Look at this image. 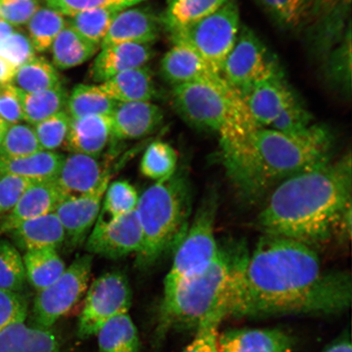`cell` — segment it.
<instances>
[{"mask_svg": "<svg viewBox=\"0 0 352 352\" xmlns=\"http://www.w3.org/2000/svg\"><path fill=\"white\" fill-rule=\"evenodd\" d=\"M111 138L109 116L70 118L67 138L64 144L72 153L98 157Z\"/></svg>", "mask_w": 352, "mask_h": 352, "instance_id": "7402d4cb", "label": "cell"}, {"mask_svg": "<svg viewBox=\"0 0 352 352\" xmlns=\"http://www.w3.org/2000/svg\"><path fill=\"white\" fill-rule=\"evenodd\" d=\"M228 0H173L162 19L167 32L184 28L212 14Z\"/></svg>", "mask_w": 352, "mask_h": 352, "instance_id": "e575fe53", "label": "cell"}, {"mask_svg": "<svg viewBox=\"0 0 352 352\" xmlns=\"http://www.w3.org/2000/svg\"><path fill=\"white\" fill-rule=\"evenodd\" d=\"M0 20H3V19H2L1 14H0Z\"/></svg>", "mask_w": 352, "mask_h": 352, "instance_id": "680465c9", "label": "cell"}, {"mask_svg": "<svg viewBox=\"0 0 352 352\" xmlns=\"http://www.w3.org/2000/svg\"><path fill=\"white\" fill-rule=\"evenodd\" d=\"M132 292L129 278L120 271L107 272L88 289L80 316L78 336L82 340L96 336L103 325L129 312Z\"/></svg>", "mask_w": 352, "mask_h": 352, "instance_id": "30bf717a", "label": "cell"}, {"mask_svg": "<svg viewBox=\"0 0 352 352\" xmlns=\"http://www.w3.org/2000/svg\"><path fill=\"white\" fill-rule=\"evenodd\" d=\"M118 102L109 98L99 86L78 85L68 96L67 112L70 118L110 116Z\"/></svg>", "mask_w": 352, "mask_h": 352, "instance_id": "4dcf8cb0", "label": "cell"}, {"mask_svg": "<svg viewBox=\"0 0 352 352\" xmlns=\"http://www.w3.org/2000/svg\"><path fill=\"white\" fill-rule=\"evenodd\" d=\"M178 155L168 143L154 142L148 145L140 161V173L157 182L169 179L176 173Z\"/></svg>", "mask_w": 352, "mask_h": 352, "instance_id": "f35d334b", "label": "cell"}, {"mask_svg": "<svg viewBox=\"0 0 352 352\" xmlns=\"http://www.w3.org/2000/svg\"><path fill=\"white\" fill-rule=\"evenodd\" d=\"M26 276L19 250L8 241H0V289L19 293Z\"/></svg>", "mask_w": 352, "mask_h": 352, "instance_id": "60d3db41", "label": "cell"}, {"mask_svg": "<svg viewBox=\"0 0 352 352\" xmlns=\"http://www.w3.org/2000/svg\"><path fill=\"white\" fill-rule=\"evenodd\" d=\"M349 272L325 270L311 246L263 235L242 259L227 318L332 315L351 306Z\"/></svg>", "mask_w": 352, "mask_h": 352, "instance_id": "6da1fadb", "label": "cell"}, {"mask_svg": "<svg viewBox=\"0 0 352 352\" xmlns=\"http://www.w3.org/2000/svg\"><path fill=\"white\" fill-rule=\"evenodd\" d=\"M333 145L330 131L318 124L297 136L261 127L243 142L219 145V157L236 195L256 205L285 179L331 161Z\"/></svg>", "mask_w": 352, "mask_h": 352, "instance_id": "3957f363", "label": "cell"}, {"mask_svg": "<svg viewBox=\"0 0 352 352\" xmlns=\"http://www.w3.org/2000/svg\"><path fill=\"white\" fill-rule=\"evenodd\" d=\"M153 54L149 44L123 43L101 47L89 70L90 78L102 83L126 70L146 65Z\"/></svg>", "mask_w": 352, "mask_h": 352, "instance_id": "ffe728a7", "label": "cell"}, {"mask_svg": "<svg viewBox=\"0 0 352 352\" xmlns=\"http://www.w3.org/2000/svg\"><path fill=\"white\" fill-rule=\"evenodd\" d=\"M34 182L19 175H0V215L10 212Z\"/></svg>", "mask_w": 352, "mask_h": 352, "instance_id": "c3c4849f", "label": "cell"}, {"mask_svg": "<svg viewBox=\"0 0 352 352\" xmlns=\"http://www.w3.org/2000/svg\"><path fill=\"white\" fill-rule=\"evenodd\" d=\"M142 226L136 210L113 221H96L86 242L90 254L110 259L120 258L142 248Z\"/></svg>", "mask_w": 352, "mask_h": 352, "instance_id": "7c38bea8", "label": "cell"}, {"mask_svg": "<svg viewBox=\"0 0 352 352\" xmlns=\"http://www.w3.org/2000/svg\"><path fill=\"white\" fill-rule=\"evenodd\" d=\"M328 85L344 96L351 94V25L322 61Z\"/></svg>", "mask_w": 352, "mask_h": 352, "instance_id": "1f68e13d", "label": "cell"}, {"mask_svg": "<svg viewBox=\"0 0 352 352\" xmlns=\"http://www.w3.org/2000/svg\"><path fill=\"white\" fill-rule=\"evenodd\" d=\"M36 56L32 41L22 32H14L0 41V57L16 69Z\"/></svg>", "mask_w": 352, "mask_h": 352, "instance_id": "f6af8a7d", "label": "cell"}, {"mask_svg": "<svg viewBox=\"0 0 352 352\" xmlns=\"http://www.w3.org/2000/svg\"><path fill=\"white\" fill-rule=\"evenodd\" d=\"M8 234L25 252L57 250L65 241L64 228L54 212L22 223Z\"/></svg>", "mask_w": 352, "mask_h": 352, "instance_id": "603a6c76", "label": "cell"}, {"mask_svg": "<svg viewBox=\"0 0 352 352\" xmlns=\"http://www.w3.org/2000/svg\"><path fill=\"white\" fill-rule=\"evenodd\" d=\"M28 303L19 293L0 289V332L10 325L24 322Z\"/></svg>", "mask_w": 352, "mask_h": 352, "instance_id": "681fc988", "label": "cell"}, {"mask_svg": "<svg viewBox=\"0 0 352 352\" xmlns=\"http://www.w3.org/2000/svg\"><path fill=\"white\" fill-rule=\"evenodd\" d=\"M122 10L118 8H92L68 16L66 24L87 41L100 46L114 19Z\"/></svg>", "mask_w": 352, "mask_h": 352, "instance_id": "d590c367", "label": "cell"}, {"mask_svg": "<svg viewBox=\"0 0 352 352\" xmlns=\"http://www.w3.org/2000/svg\"><path fill=\"white\" fill-rule=\"evenodd\" d=\"M312 118L296 95L285 105L268 129L289 135H302L311 129Z\"/></svg>", "mask_w": 352, "mask_h": 352, "instance_id": "b9f144b4", "label": "cell"}, {"mask_svg": "<svg viewBox=\"0 0 352 352\" xmlns=\"http://www.w3.org/2000/svg\"><path fill=\"white\" fill-rule=\"evenodd\" d=\"M191 198L187 178L176 173L154 184L140 197L135 210L142 226L143 243L136 254L138 267H152L182 240L187 231Z\"/></svg>", "mask_w": 352, "mask_h": 352, "instance_id": "8992f818", "label": "cell"}, {"mask_svg": "<svg viewBox=\"0 0 352 352\" xmlns=\"http://www.w3.org/2000/svg\"><path fill=\"white\" fill-rule=\"evenodd\" d=\"M66 25L65 16L60 12L47 6L39 8L26 24L35 51L43 52L50 50Z\"/></svg>", "mask_w": 352, "mask_h": 352, "instance_id": "74e56055", "label": "cell"}, {"mask_svg": "<svg viewBox=\"0 0 352 352\" xmlns=\"http://www.w3.org/2000/svg\"><path fill=\"white\" fill-rule=\"evenodd\" d=\"M0 121L8 126L24 121L19 92L12 85L0 86Z\"/></svg>", "mask_w": 352, "mask_h": 352, "instance_id": "816d5d0a", "label": "cell"}, {"mask_svg": "<svg viewBox=\"0 0 352 352\" xmlns=\"http://www.w3.org/2000/svg\"><path fill=\"white\" fill-rule=\"evenodd\" d=\"M64 157L56 151H42L16 160H0V175H19L33 182L54 180Z\"/></svg>", "mask_w": 352, "mask_h": 352, "instance_id": "484cf974", "label": "cell"}, {"mask_svg": "<svg viewBox=\"0 0 352 352\" xmlns=\"http://www.w3.org/2000/svg\"><path fill=\"white\" fill-rule=\"evenodd\" d=\"M173 103L184 122L217 134L219 144L244 142L261 129L239 92L220 76L173 87Z\"/></svg>", "mask_w": 352, "mask_h": 352, "instance_id": "5b68a950", "label": "cell"}, {"mask_svg": "<svg viewBox=\"0 0 352 352\" xmlns=\"http://www.w3.org/2000/svg\"><path fill=\"white\" fill-rule=\"evenodd\" d=\"M22 258L26 278L38 292L54 283L66 270L63 259L55 249L32 250L25 252Z\"/></svg>", "mask_w": 352, "mask_h": 352, "instance_id": "83f0119b", "label": "cell"}, {"mask_svg": "<svg viewBox=\"0 0 352 352\" xmlns=\"http://www.w3.org/2000/svg\"><path fill=\"white\" fill-rule=\"evenodd\" d=\"M39 8V0H0L2 19L14 28L28 24Z\"/></svg>", "mask_w": 352, "mask_h": 352, "instance_id": "f907efd6", "label": "cell"}, {"mask_svg": "<svg viewBox=\"0 0 352 352\" xmlns=\"http://www.w3.org/2000/svg\"><path fill=\"white\" fill-rule=\"evenodd\" d=\"M146 0H45L47 7L65 16L98 8H118L126 10Z\"/></svg>", "mask_w": 352, "mask_h": 352, "instance_id": "7dc6e473", "label": "cell"}, {"mask_svg": "<svg viewBox=\"0 0 352 352\" xmlns=\"http://www.w3.org/2000/svg\"><path fill=\"white\" fill-rule=\"evenodd\" d=\"M111 175L95 190L78 197H65L57 205L54 213L59 219L69 248H77L87 239L100 214L101 204Z\"/></svg>", "mask_w": 352, "mask_h": 352, "instance_id": "4fadbf2b", "label": "cell"}, {"mask_svg": "<svg viewBox=\"0 0 352 352\" xmlns=\"http://www.w3.org/2000/svg\"><path fill=\"white\" fill-rule=\"evenodd\" d=\"M139 198L135 188L126 180L109 183L96 221L110 222L130 214L138 208Z\"/></svg>", "mask_w": 352, "mask_h": 352, "instance_id": "8d00e7d4", "label": "cell"}, {"mask_svg": "<svg viewBox=\"0 0 352 352\" xmlns=\"http://www.w3.org/2000/svg\"><path fill=\"white\" fill-rule=\"evenodd\" d=\"M322 352H352V346L350 338H343L338 340L331 346L327 347Z\"/></svg>", "mask_w": 352, "mask_h": 352, "instance_id": "db71d44e", "label": "cell"}, {"mask_svg": "<svg viewBox=\"0 0 352 352\" xmlns=\"http://www.w3.org/2000/svg\"><path fill=\"white\" fill-rule=\"evenodd\" d=\"M98 334L100 352L140 351L138 329L127 314L109 320Z\"/></svg>", "mask_w": 352, "mask_h": 352, "instance_id": "d6a6232c", "label": "cell"}, {"mask_svg": "<svg viewBox=\"0 0 352 352\" xmlns=\"http://www.w3.org/2000/svg\"><path fill=\"white\" fill-rule=\"evenodd\" d=\"M296 340L280 329H231L219 334V352H293Z\"/></svg>", "mask_w": 352, "mask_h": 352, "instance_id": "e0dca14e", "label": "cell"}, {"mask_svg": "<svg viewBox=\"0 0 352 352\" xmlns=\"http://www.w3.org/2000/svg\"><path fill=\"white\" fill-rule=\"evenodd\" d=\"M167 1H168V3H170L171 1H173V0H167Z\"/></svg>", "mask_w": 352, "mask_h": 352, "instance_id": "6f0895ef", "label": "cell"}, {"mask_svg": "<svg viewBox=\"0 0 352 352\" xmlns=\"http://www.w3.org/2000/svg\"><path fill=\"white\" fill-rule=\"evenodd\" d=\"M16 69L0 57V86L11 85Z\"/></svg>", "mask_w": 352, "mask_h": 352, "instance_id": "f5cc1de1", "label": "cell"}, {"mask_svg": "<svg viewBox=\"0 0 352 352\" xmlns=\"http://www.w3.org/2000/svg\"><path fill=\"white\" fill-rule=\"evenodd\" d=\"M42 151L33 126L16 123L8 125L4 132L0 160H16Z\"/></svg>", "mask_w": 352, "mask_h": 352, "instance_id": "ab89813d", "label": "cell"}, {"mask_svg": "<svg viewBox=\"0 0 352 352\" xmlns=\"http://www.w3.org/2000/svg\"><path fill=\"white\" fill-rule=\"evenodd\" d=\"M51 50L55 67L69 69L91 58L98 51L99 46L66 25L52 43Z\"/></svg>", "mask_w": 352, "mask_h": 352, "instance_id": "4316f807", "label": "cell"}, {"mask_svg": "<svg viewBox=\"0 0 352 352\" xmlns=\"http://www.w3.org/2000/svg\"><path fill=\"white\" fill-rule=\"evenodd\" d=\"M240 28L239 6L235 0H228L212 14L169 33L174 44L192 48L220 76Z\"/></svg>", "mask_w": 352, "mask_h": 352, "instance_id": "ba28073f", "label": "cell"}, {"mask_svg": "<svg viewBox=\"0 0 352 352\" xmlns=\"http://www.w3.org/2000/svg\"><path fill=\"white\" fill-rule=\"evenodd\" d=\"M351 201L349 153L280 183L264 200L256 226L263 235L285 237L314 248L336 236Z\"/></svg>", "mask_w": 352, "mask_h": 352, "instance_id": "7a4b0ae2", "label": "cell"}, {"mask_svg": "<svg viewBox=\"0 0 352 352\" xmlns=\"http://www.w3.org/2000/svg\"><path fill=\"white\" fill-rule=\"evenodd\" d=\"M226 318V311H214L197 327L195 340L182 352H219L218 347L219 328Z\"/></svg>", "mask_w": 352, "mask_h": 352, "instance_id": "bcb514c9", "label": "cell"}, {"mask_svg": "<svg viewBox=\"0 0 352 352\" xmlns=\"http://www.w3.org/2000/svg\"><path fill=\"white\" fill-rule=\"evenodd\" d=\"M160 73L174 87L219 76L195 51L180 43L174 44L162 59Z\"/></svg>", "mask_w": 352, "mask_h": 352, "instance_id": "44dd1931", "label": "cell"}, {"mask_svg": "<svg viewBox=\"0 0 352 352\" xmlns=\"http://www.w3.org/2000/svg\"><path fill=\"white\" fill-rule=\"evenodd\" d=\"M54 180L36 182L21 196L17 204L0 219V236L8 234L22 223L52 212L64 198Z\"/></svg>", "mask_w": 352, "mask_h": 352, "instance_id": "9a60e30c", "label": "cell"}, {"mask_svg": "<svg viewBox=\"0 0 352 352\" xmlns=\"http://www.w3.org/2000/svg\"><path fill=\"white\" fill-rule=\"evenodd\" d=\"M280 68L278 60L258 35L243 25L224 60L220 76L241 94Z\"/></svg>", "mask_w": 352, "mask_h": 352, "instance_id": "8fae6325", "label": "cell"}, {"mask_svg": "<svg viewBox=\"0 0 352 352\" xmlns=\"http://www.w3.org/2000/svg\"><path fill=\"white\" fill-rule=\"evenodd\" d=\"M162 26V19L151 8H126L114 19L100 47L123 43L151 45L160 36Z\"/></svg>", "mask_w": 352, "mask_h": 352, "instance_id": "2e32d148", "label": "cell"}, {"mask_svg": "<svg viewBox=\"0 0 352 352\" xmlns=\"http://www.w3.org/2000/svg\"><path fill=\"white\" fill-rule=\"evenodd\" d=\"M92 255H79L54 283L34 298L33 316L38 328L50 329L67 314L87 292L92 270Z\"/></svg>", "mask_w": 352, "mask_h": 352, "instance_id": "9c48e42d", "label": "cell"}, {"mask_svg": "<svg viewBox=\"0 0 352 352\" xmlns=\"http://www.w3.org/2000/svg\"><path fill=\"white\" fill-rule=\"evenodd\" d=\"M19 92L23 110L24 121L32 126L63 111L69 96L63 83L51 89L34 94H23L19 91Z\"/></svg>", "mask_w": 352, "mask_h": 352, "instance_id": "f1b7e54d", "label": "cell"}, {"mask_svg": "<svg viewBox=\"0 0 352 352\" xmlns=\"http://www.w3.org/2000/svg\"><path fill=\"white\" fill-rule=\"evenodd\" d=\"M241 243L220 245L217 256L199 274L164 288L160 333L170 329H197L214 311H226L233 280L245 254Z\"/></svg>", "mask_w": 352, "mask_h": 352, "instance_id": "277c9868", "label": "cell"}, {"mask_svg": "<svg viewBox=\"0 0 352 352\" xmlns=\"http://www.w3.org/2000/svg\"><path fill=\"white\" fill-rule=\"evenodd\" d=\"M218 206L217 191H208L176 248L173 266L164 280V288L199 274L217 256L220 245L215 239L214 228Z\"/></svg>", "mask_w": 352, "mask_h": 352, "instance_id": "52a82bcc", "label": "cell"}, {"mask_svg": "<svg viewBox=\"0 0 352 352\" xmlns=\"http://www.w3.org/2000/svg\"><path fill=\"white\" fill-rule=\"evenodd\" d=\"M14 32H16L14 26L8 24L3 20H0V41H3Z\"/></svg>", "mask_w": 352, "mask_h": 352, "instance_id": "11a10c76", "label": "cell"}, {"mask_svg": "<svg viewBox=\"0 0 352 352\" xmlns=\"http://www.w3.org/2000/svg\"><path fill=\"white\" fill-rule=\"evenodd\" d=\"M268 16L287 32L305 30L314 12L316 0H258Z\"/></svg>", "mask_w": 352, "mask_h": 352, "instance_id": "f546056e", "label": "cell"}, {"mask_svg": "<svg viewBox=\"0 0 352 352\" xmlns=\"http://www.w3.org/2000/svg\"><path fill=\"white\" fill-rule=\"evenodd\" d=\"M70 117L67 112L60 111L34 126L38 142L46 151H56L63 146L67 138Z\"/></svg>", "mask_w": 352, "mask_h": 352, "instance_id": "ee69618b", "label": "cell"}, {"mask_svg": "<svg viewBox=\"0 0 352 352\" xmlns=\"http://www.w3.org/2000/svg\"><path fill=\"white\" fill-rule=\"evenodd\" d=\"M294 95L281 68L241 94L258 127H270Z\"/></svg>", "mask_w": 352, "mask_h": 352, "instance_id": "5bb4252c", "label": "cell"}, {"mask_svg": "<svg viewBox=\"0 0 352 352\" xmlns=\"http://www.w3.org/2000/svg\"><path fill=\"white\" fill-rule=\"evenodd\" d=\"M7 126L8 125H6V123H3L2 121H0V147H1L4 132H6Z\"/></svg>", "mask_w": 352, "mask_h": 352, "instance_id": "9f6ffc18", "label": "cell"}, {"mask_svg": "<svg viewBox=\"0 0 352 352\" xmlns=\"http://www.w3.org/2000/svg\"><path fill=\"white\" fill-rule=\"evenodd\" d=\"M99 87L117 102L151 101L157 94L151 70L146 65L118 74Z\"/></svg>", "mask_w": 352, "mask_h": 352, "instance_id": "cb8c5ba5", "label": "cell"}, {"mask_svg": "<svg viewBox=\"0 0 352 352\" xmlns=\"http://www.w3.org/2000/svg\"><path fill=\"white\" fill-rule=\"evenodd\" d=\"M109 118L113 138L138 140L157 130L164 121V112L151 101L118 102Z\"/></svg>", "mask_w": 352, "mask_h": 352, "instance_id": "d6986e66", "label": "cell"}, {"mask_svg": "<svg viewBox=\"0 0 352 352\" xmlns=\"http://www.w3.org/2000/svg\"><path fill=\"white\" fill-rule=\"evenodd\" d=\"M58 72L44 57L35 56L16 69L11 85L23 94L51 89L60 85Z\"/></svg>", "mask_w": 352, "mask_h": 352, "instance_id": "836d02e7", "label": "cell"}, {"mask_svg": "<svg viewBox=\"0 0 352 352\" xmlns=\"http://www.w3.org/2000/svg\"><path fill=\"white\" fill-rule=\"evenodd\" d=\"M351 0H316L310 23L327 30L340 29L350 21Z\"/></svg>", "mask_w": 352, "mask_h": 352, "instance_id": "7bdbcfd3", "label": "cell"}, {"mask_svg": "<svg viewBox=\"0 0 352 352\" xmlns=\"http://www.w3.org/2000/svg\"><path fill=\"white\" fill-rule=\"evenodd\" d=\"M109 176L98 157L70 153L65 156L54 182L64 197H78L95 190Z\"/></svg>", "mask_w": 352, "mask_h": 352, "instance_id": "ac0fdd59", "label": "cell"}, {"mask_svg": "<svg viewBox=\"0 0 352 352\" xmlns=\"http://www.w3.org/2000/svg\"><path fill=\"white\" fill-rule=\"evenodd\" d=\"M0 352H59V342L50 329L17 322L0 332Z\"/></svg>", "mask_w": 352, "mask_h": 352, "instance_id": "d4e9b609", "label": "cell"}]
</instances>
